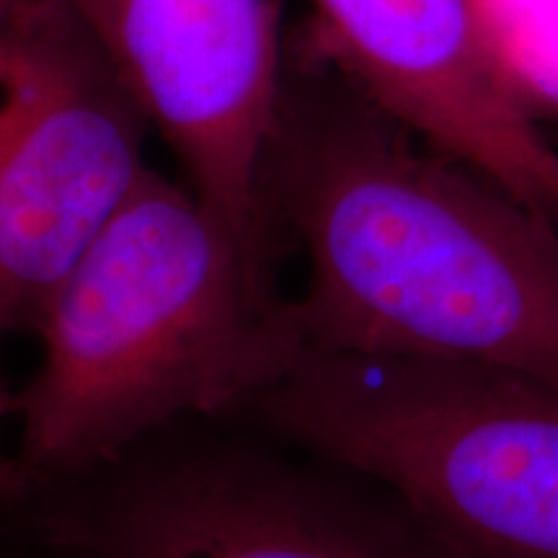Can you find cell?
I'll list each match as a JSON object with an SVG mask.
<instances>
[{
	"mask_svg": "<svg viewBox=\"0 0 558 558\" xmlns=\"http://www.w3.org/2000/svg\"><path fill=\"white\" fill-rule=\"evenodd\" d=\"M313 65L558 222V150L484 0H311Z\"/></svg>",
	"mask_w": 558,
	"mask_h": 558,
	"instance_id": "obj_7",
	"label": "cell"
},
{
	"mask_svg": "<svg viewBox=\"0 0 558 558\" xmlns=\"http://www.w3.org/2000/svg\"><path fill=\"white\" fill-rule=\"evenodd\" d=\"M0 337H3V333H0Z\"/></svg>",
	"mask_w": 558,
	"mask_h": 558,
	"instance_id": "obj_10",
	"label": "cell"
},
{
	"mask_svg": "<svg viewBox=\"0 0 558 558\" xmlns=\"http://www.w3.org/2000/svg\"><path fill=\"white\" fill-rule=\"evenodd\" d=\"M186 184L271 262L262 177L288 70L284 0H70Z\"/></svg>",
	"mask_w": 558,
	"mask_h": 558,
	"instance_id": "obj_6",
	"label": "cell"
},
{
	"mask_svg": "<svg viewBox=\"0 0 558 558\" xmlns=\"http://www.w3.org/2000/svg\"><path fill=\"white\" fill-rule=\"evenodd\" d=\"M34 558H37V556H34Z\"/></svg>",
	"mask_w": 558,
	"mask_h": 558,
	"instance_id": "obj_11",
	"label": "cell"
},
{
	"mask_svg": "<svg viewBox=\"0 0 558 558\" xmlns=\"http://www.w3.org/2000/svg\"><path fill=\"white\" fill-rule=\"evenodd\" d=\"M228 416L388 488L442 558H558L554 380L303 349Z\"/></svg>",
	"mask_w": 558,
	"mask_h": 558,
	"instance_id": "obj_3",
	"label": "cell"
},
{
	"mask_svg": "<svg viewBox=\"0 0 558 558\" xmlns=\"http://www.w3.org/2000/svg\"><path fill=\"white\" fill-rule=\"evenodd\" d=\"M148 130L70 0L0 9V333L37 331L148 173Z\"/></svg>",
	"mask_w": 558,
	"mask_h": 558,
	"instance_id": "obj_5",
	"label": "cell"
},
{
	"mask_svg": "<svg viewBox=\"0 0 558 558\" xmlns=\"http://www.w3.org/2000/svg\"><path fill=\"white\" fill-rule=\"evenodd\" d=\"M308 256L303 349L476 362L558 383V222L375 109L288 70L262 177Z\"/></svg>",
	"mask_w": 558,
	"mask_h": 558,
	"instance_id": "obj_1",
	"label": "cell"
},
{
	"mask_svg": "<svg viewBox=\"0 0 558 558\" xmlns=\"http://www.w3.org/2000/svg\"><path fill=\"white\" fill-rule=\"evenodd\" d=\"M16 3H26V0H0V9H5V5H16Z\"/></svg>",
	"mask_w": 558,
	"mask_h": 558,
	"instance_id": "obj_9",
	"label": "cell"
},
{
	"mask_svg": "<svg viewBox=\"0 0 558 558\" xmlns=\"http://www.w3.org/2000/svg\"><path fill=\"white\" fill-rule=\"evenodd\" d=\"M11 416H13V393H5V390L0 388V505H5V501L16 497L21 486L16 458L3 450V427Z\"/></svg>",
	"mask_w": 558,
	"mask_h": 558,
	"instance_id": "obj_8",
	"label": "cell"
},
{
	"mask_svg": "<svg viewBox=\"0 0 558 558\" xmlns=\"http://www.w3.org/2000/svg\"><path fill=\"white\" fill-rule=\"evenodd\" d=\"M269 264L150 166L34 331L41 362L13 393L19 492L179 418L233 414L271 386L303 344Z\"/></svg>",
	"mask_w": 558,
	"mask_h": 558,
	"instance_id": "obj_2",
	"label": "cell"
},
{
	"mask_svg": "<svg viewBox=\"0 0 558 558\" xmlns=\"http://www.w3.org/2000/svg\"><path fill=\"white\" fill-rule=\"evenodd\" d=\"M37 558H442L388 488L233 416H186L11 501Z\"/></svg>",
	"mask_w": 558,
	"mask_h": 558,
	"instance_id": "obj_4",
	"label": "cell"
}]
</instances>
